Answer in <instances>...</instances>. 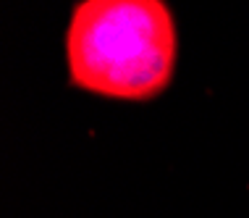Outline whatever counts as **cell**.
Instances as JSON below:
<instances>
[{"instance_id":"1","label":"cell","mask_w":249,"mask_h":218,"mask_svg":"<svg viewBox=\"0 0 249 218\" xmlns=\"http://www.w3.org/2000/svg\"><path fill=\"white\" fill-rule=\"evenodd\" d=\"M71 87L144 103L163 95L178 63V29L165 0H79L66 26Z\"/></svg>"}]
</instances>
